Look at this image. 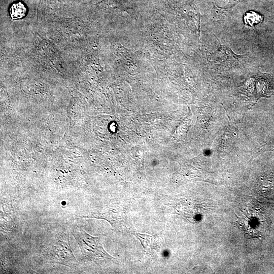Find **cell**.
I'll return each mask as SVG.
<instances>
[{
    "label": "cell",
    "mask_w": 274,
    "mask_h": 274,
    "mask_svg": "<svg viewBox=\"0 0 274 274\" xmlns=\"http://www.w3.org/2000/svg\"><path fill=\"white\" fill-rule=\"evenodd\" d=\"M243 19L246 25L253 27L261 23L263 21V17L260 13L251 10L245 13Z\"/></svg>",
    "instance_id": "cell-2"
},
{
    "label": "cell",
    "mask_w": 274,
    "mask_h": 274,
    "mask_svg": "<svg viewBox=\"0 0 274 274\" xmlns=\"http://www.w3.org/2000/svg\"><path fill=\"white\" fill-rule=\"evenodd\" d=\"M26 8L21 2H17L12 5L10 8V15L13 20L20 19L23 18L26 13Z\"/></svg>",
    "instance_id": "cell-3"
},
{
    "label": "cell",
    "mask_w": 274,
    "mask_h": 274,
    "mask_svg": "<svg viewBox=\"0 0 274 274\" xmlns=\"http://www.w3.org/2000/svg\"><path fill=\"white\" fill-rule=\"evenodd\" d=\"M242 91L252 101L268 97L274 93V81L267 74H260L248 80L243 85Z\"/></svg>",
    "instance_id": "cell-1"
}]
</instances>
